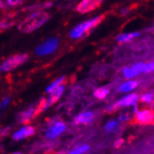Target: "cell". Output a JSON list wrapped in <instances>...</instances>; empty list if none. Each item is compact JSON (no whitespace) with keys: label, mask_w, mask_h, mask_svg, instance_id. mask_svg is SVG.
Returning <instances> with one entry per match:
<instances>
[{"label":"cell","mask_w":154,"mask_h":154,"mask_svg":"<svg viewBox=\"0 0 154 154\" xmlns=\"http://www.w3.org/2000/svg\"><path fill=\"white\" fill-rule=\"evenodd\" d=\"M50 14L44 11H38L35 12L32 15L28 16L27 18L20 23L18 25V29L23 33H31L35 30L38 29L44 23H46L50 20Z\"/></svg>","instance_id":"cell-1"},{"label":"cell","mask_w":154,"mask_h":154,"mask_svg":"<svg viewBox=\"0 0 154 154\" xmlns=\"http://www.w3.org/2000/svg\"><path fill=\"white\" fill-rule=\"evenodd\" d=\"M103 20H104V16L102 15V16H98L96 18H94V19H91V20L81 23L80 24L77 25L71 30L70 37L73 38H79L84 37V35H88L89 32L92 29H94L95 26H97L99 23H102Z\"/></svg>","instance_id":"cell-2"},{"label":"cell","mask_w":154,"mask_h":154,"mask_svg":"<svg viewBox=\"0 0 154 154\" xmlns=\"http://www.w3.org/2000/svg\"><path fill=\"white\" fill-rule=\"evenodd\" d=\"M28 58H29L28 54H25V53L15 54V55L8 58L1 65L0 69H1V71H4V72L11 71V70L17 68L18 66L23 65L24 63L28 60Z\"/></svg>","instance_id":"cell-3"},{"label":"cell","mask_w":154,"mask_h":154,"mask_svg":"<svg viewBox=\"0 0 154 154\" xmlns=\"http://www.w3.org/2000/svg\"><path fill=\"white\" fill-rule=\"evenodd\" d=\"M58 43H59L58 39L55 38H49L48 40H46L44 43H42L37 48V50H35V53H37L38 55H40V56L51 54L58 48Z\"/></svg>","instance_id":"cell-4"},{"label":"cell","mask_w":154,"mask_h":154,"mask_svg":"<svg viewBox=\"0 0 154 154\" xmlns=\"http://www.w3.org/2000/svg\"><path fill=\"white\" fill-rule=\"evenodd\" d=\"M104 0H82L77 7V11L79 13L91 12L102 4Z\"/></svg>","instance_id":"cell-5"},{"label":"cell","mask_w":154,"mask_h":154,"mask_svg":"<svg viewBox=\"0 0 154 154\" xmlns=\"http://www.w3.org/2000/svg\"><path fill=\"white\" fill-rule=\"evenodd\" d=\"M66 130V124L62 122H57L47 130L46 137L49 139H54Z\"/></svg>","instance_id":"cell-6"},{"label":"cell","mask_w":154,"mask_h":154,"mask_svg":"<svg viewBox=\"0 0 154 154\" xmlns=\"http://www.w3.org/2000/svg\"><path fill=\"white\" fill-rule=\"evenodd\" d=\"M35 119V107L30 106L27 109L21 111L17 115V122L21 124H27L31 122V120Z\"/></svg>","instance_id":"cell-7"},{"label":"cell","mask_w":154,"mask_h":154,"mask_svg":"<svg viewBox=\"0 0 154 154\" xmlns=\"http://www.w3.org/2000/svg\"><path fill=\"white\" fill-rule=\"evenodd\" d=\"M35 133V130L32 126H25V127L22 128L18 132L14 133L13 134V139L15 141H19L22 139H24L28 137H32V135Z\"/></svg>","instance_id":"cell-8"},{"label":"cell","mask_w":154,"mask_h":154,"mask_svg":"<svg viewBox=\"0 0 154 154\" xmlns=\"http://www.w3.org/2000/svg\"><path fill=\"white\" fill-rule=\"evenodd\" d=\"M94 118V113L92 111H86V112H82L79 114L75 119H74V122L77 125L79 124H89L90 122H92V121Z\"/></svg>","instance_id":"cell-9"},{"label":"cell","mask_w":154,"mask_h":154,"mask_svg":"<svg viewBox=\"0 0 154 154\" xmlns=\"http://www.w3.org/2000/svg\"><path fill=\"white\" fill-rule=\"evenodd\" d=\"M64 91H65V87L63 85H60L58 87H56L55 89H53L51 92L50 93L51 95L49 97V99L47 100V105H48V107L52 106L55 104L59 99L60 97L62 96V94H64Z\"/></svg>","instance_id":"cell-10"},{"label":"cell","mask_w":154,"mask_h":154,"mask_svg":"<svg viewBox=\"0 0 154 154\" xmlns=\"http://www.w3.org/2000/svg\"><path fill=\"white\" fill-rule=\"evenodd\" d=\"M137 100V94H130L127 95L126 97L122 98V100H120L119 102H117L112 107H110V110H114L116 108H119L121 106H131V105H134L135 102Z\"/></svg>","instance_id":"cell-11"},{"label":"cell","mask_w":154,"mask_h":154,"mask_svg":"<svg viewBox=\"0 0 154 154\" xmlns=\"http://www.w3.org/2000/svg\"><path fill=\"white\" fill-rule=\"evenodd\" d=\"M154 120V114L149 110H144L137 113V121L141 123H150Z\"/></svg>","instance_id":"cell-12"},{"label":"cell","mask_w":154,"mask_h":154,"mask_svg":"<svg viewBox=\"0 0 154 154\" xmlns=\"http://www.w3.org/2000/svg\"><path fill=\"white\" fill-rule=\"evenodd\" d=\"M47 108H48L47 99H45L44 97L43 98H40L39 101L37 104V106L35 107V118L38 117L41 112H43L45 109H47Z\"/></svg>","instance_id":"cell-13"},{"label":"cell","mask_w":154,"mask_h":154,"mask_svg":"<svg viewBox=\"0 0 154 154\" xmlns=\"http://www.w3.org/2000/svg\"><path fill=\"white\" fill-rule=\"evenodd\" d=\"M137 87V81H134V80H130V81H127V82L123 83L120 88H119V91L121 93H127V92H130V91L134 90V88Z\"/></svg>","instance_id":"cell-14"},{"label":"cell","mask_w":154,"mask_h":154,"mask_svg":"<svg viewBox=\"0 0 154 154\" xmlns=\"http://www.w3.org/2000/svg\"><path fill=\"white\" fill-rule=\"evenodd\" d=\"M139 35V33H127V34H122V35H119L116 38L117 41L119 42H127L132 40L133 38H137Z\"/></svg>","instance_id":"cell-15"},{"label":"cell","mask_w":154,"mask_h":154,"mask_svg":"<svg viewBox=\"0 0 154 154\" xmlns=\"http://www.w3.org/2000/svg\"><path fill=\"white\" fill-rule=\"evenodd\" d=\"M65 83H66V77H65V76H62V77H60L59 79H57L56 80H54L53 82L47 88L46 93L50 94L53 89H55L56 87H58V86H60V85H63V84H65Z\"/></svg>","instance_id":"cell-16"},{"label":"cell","mask_w":154,"mask_h":154,"mask_svg":"<svg viewBox=\"0 0 154 154\" xmlns=\"http://www.w3.org/2000/svg\"><path fill=\"white\" fill-rule=\"evenodd\" d=\"M108 94H109V90L105 87H102V88H98L97 90H95L94 95L98 99H104Z\"/></svg>","instance_id":"cell-17"},{"label":"cell","mask_w":154,"mask_h":154,"mask_svg":"<svg viewBox=\"0 0 154 154\" xmlns=\"http://www.w3.org/2000/svg\"><path fill=\"white\" fill-rule=\"evenodd\" d=\"M13 24H15V22L12 20H8V19H4L2 21H0V29H7L11 27Z\"/></svg>","instance_id":"cell-18"},{"label":"cell","mask_w":154,"mask_h":154,"mask_svg":"<svg viewBox=\"0 0 154 154\" xmlns=\"http://www.w3.org/2000/svg\"><path fill=\"white\" fill-rule=\"evenodd\" d=\"M119 125V122H118L117 121H110V122H108L106 126H105V130L106 132H112L114 131L116 128H117V126Z\"/></svg>","instance_id":"cell-19"},{"label":"cell","mask_w":154,"mask_h":154,"mask_svg":"<svg viewBox=\"0 0 154 154\" xmlns=\"http://www.w3.org/2000/svg\"><path fill=\"white\" fill-rule=\"evenodd\" d=\"M89 149H90V147L88 146V145H82V146H79V147L76 148L75 149H73L72 151H70V153H72V154H80V153H84V152H86Z\"/></svg>","instance_id":"cell-20"},{"label":"cell","mask_w":154,"mask_h":154,"mask_svg":"<svg viewBox=\"0 0 154 154\" xmlns=\"http://www.w3.org/2000/svg\"><path fill=\"white\" fill-rule=\"evenodd\" d=\"M122 72H123L125 78H127V79H132L137 75L133 68H124Z\"/></svg>","instance_id":"cell-21"},{"label":"cell","mask_w":154,"mask_h":154,"mask_svg":"<svg viewBox=\"0 0 154 154\" xmlns=\"http://www.w3.org/2000/svg\"><path fill=\"white\" fill-rule=\"evenodd\" d=\"M144 66H145V64H143V63H139V64L134 65L132 68L135 71V73L139 74V73H141V72H144Z\"/></svg>","instance_id":"cell-22"},{"label":"cell","mask_w":154,"mask_h":154,"mask_svg":"<svg viewBox=\"0 0 154 154\" xmlns=\"http://www.w3.org/2000/svg\"><path fill=\"white\" fill-rule=\"evenodd\" d=\"M25 0H7L8 4L11 6V7H17V6H20L22 5Z\"/></svg>","instance_id":"cell-23"},{"label":"cell","mask_w":154,"mask_h":154,"mask_svg":"<svg viewBox=\"0 0 154 154\" xmlns=\"http://www.w3.org/2000/svg\"><path fill=\"white\" fill-rule=\"evenodd\" d=\"M10 101H11V99H10V97H6L4 100L0 103V109L1 110H3V109H5V108L8 106V103H10Z\"/></svg>","instance_id":"cell-24"},{"label":"cell","mask_w":154,"mask_h":154,"mask_svg":"<svg viewBox=\"0 0 154 154\" xmlns=\"http://www.w3.org/2000/svg\"><path fill=\"white\" fill-rule=\"evenodd\" d=\"M154 70V63H149L144 66V72H150Z\"/></svg>","instance_id":"cell-25"},{"label":"cell","mask_w":154,"mask_h":154,"mask_svg":"<svg viewBox=\"0 0 154 154\" xmlns=\"http://www.w3.org/2000/svg\"><path fill=\"white\" fill-rule=\"evenodd\" d=\"M142 100L144 102H150L152 100V96L151 94H144L142 96Z\"/></svg>","instance_id":"cell-26"},{"label":"cell","mask_w":154,"mask_h":154,"mask_svg":"<svg viewBox=\"0 0 154 154\" xmlns=\"http://www.w3.org/2000/svg\"><path fill=\"white\" fill-rule=\"evenodd\" d=\"M10 127H7V128H5V129H3L1 132H0V134H1V135H3V137H4V135H7L8 133H10Z\"/></svg>","instance_id":"cell-27"},{"label":"cell","mask_w":154,"mask_h":154,"mask_svg":"<svg viewBox=\"0 0 154 154\" xmlns=\"http://www.w3.org/2000/svg\"><path fill=\"white\" fill-rule=\"evenodd\" d=\"M123 143V140L122 139H119V140H117L116 141V143H115V147L116 148H119V147H121V145Z\"/></svg>","instance_id":"cell-28"},{"label":"cell","mask_w":154,"mask_h":154,"mask_svg":"<svg viewBox=\"0 0 154 154\" xmlns=\"http://www.w3.org/2000/svg\"><path fill=\"white\" fill-rule=\"evenodd\" d=\"M5 8L4 2L2 1V0H0V10H1V8Z\"/></svg>","instance_id":"cell-29"}]
</instances>
